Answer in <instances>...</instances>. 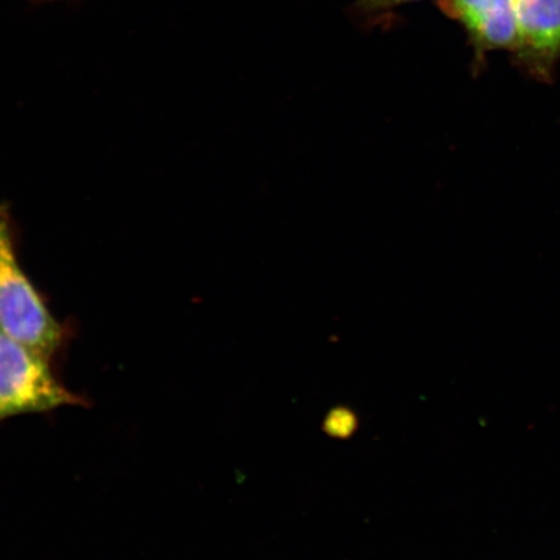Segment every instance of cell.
<instances>
[{"mask_svg":"<svg viewBox=\"0 0 560 560\" xmlns=\"http://www.w3.org/2000/svg\"><path fill=\"white\" fill-rule=\"evenodd\" d=\"M0 330L48 359L66 335L19 261L10 209L4 205H0Z\"/></svg>","mask_w":560,"mask_h":560,"instance_id":"6da1fadb","label":"cell"},{"mask_svg":"<svg viewBox=\"0 0 560 560\" xmlns=\"http://www.w3.org/2000/svg\"><path fill=\"white\" fill-rule=\"evenodd\" d=\"M48 357L0 330V423L26 415L86 405L55 375Z\"/></svg>","mask_w":560,"mask_h":560,"instance_id":"7a4b0ae2","label":"cell"},{"mask_svg":"<svg viewBox=\"0 0 560 560\" xmlns=\"http://www.w3.org/2000/svg\"><path fill=\"white\" fill-rule=\"evenodd\" d=\"M513 59L530 79L550 83L560 60V0H514Z\"/></svg>","mask_w":560,"mask_h":560,"instance_id":"3957f363","label":"cell"},{"mask_svg":"<svg viewBox=\"0 0 560 560\" xmlns=\"http://www.w3.org/2000/svg\"><path fill=\"white\" fill-rule=\"evenodd\" d=\"M439 5L445 15L465 27L476 65H482L487 52H513L516 45L514 0H439Z\"/></svg>","mask_w":560,"mask_h":560,"instance_id":"277c9868","label":"cell"},{"mask_svg":"<svg viewBox=\"0 0 560 560\" xmlns=\"http://www.w3.org/2000/svg\"><path fill=\"white\" fill-rule=\"evenodd\" d=\"M357 425L353 412L347 409H336L327 417L325 429L334 438H347L352 435Z\"/></svg>","mask_w":560,"mask_h":560,"instance_id":"5b68a950","label":"cell"},{"mask_svg":"<svg viewBox=\"0 0 560 560\" xmlns=\"http://www.w3.org/2000/svg\"><path fill=\"white\" fill-rule=\"evenodd\" d=\"M411 2H418V0H359L363 9L369 11L394 9V7Z\"/></svg>","mask_w":560,"mask_h":560,"instance_id":"8992f818","label":"cell"},{"mask_svg":"<svg viewBox=\"0 0 560 560\" xmlns=\"http://www.w3.org/2000/svg\"><path fill=\"white\" fill-rule=\"evenodd\" d=\"M52 2H58V0H31V3L33 5H40V4L52 3Z\"/></svg>","mask_w":560,"mask_h":560,"instance_id":"52a82bcc","label":"cell"}]
</instances>
